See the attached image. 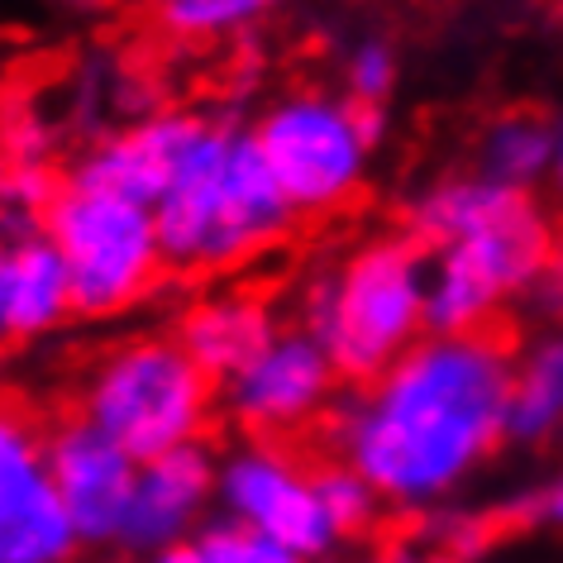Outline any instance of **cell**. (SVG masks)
Wrapping results in <instances>:
<instances>
[{
  "instance_id": "obj_1",
  "label": "cell",
  "mask_w": 563,
  "mask_h": 563,
  "mask_svg": "<svg viewBox=\"0 0 563 563\" xmlns=\"http://www.w3.org/2000/svg\"><path fill=\"white\" fill-rule=\"evenodd\" d=\"M516 358L497 330L426 334L330 420L344 463L387 506L449 497L506 440Z\"/></svg>"
},
{
  "instance_id": "obj_2",
  "label": "cell",
  "mask_w": 563,
  "mask_h": 563,
  "mask_svg": "<svg viewBox=\"0 0 563 563\" xmlns=\"http://www.w3.org/2000/svg\"><path fill=\"white\" fill-rule=\"evenodd\" d=\"M163 263L173 273H216L244 263L291 230L297 210L277 187L253 134L220 130L210 153L153 206Z\"/></svg>"
},
{
  "instance_id": "obj_3",
  "label": "cell",
  "mask_w": 563,
  "mask_h": 563,
  "mask_svg": "<svg viewBox=\"0 0 563 563\" xmlns=\"http://www.w3.org/2000/svg\"><path fill=\"white\" fill-rule=\"evenodd\" d=\"M426 297L430 263L416 239H377L306 291L301 330L330 349L340 377L373 383L430 334Z\"/></svg>"
},
{
  "instance_id": "obj_4",
  "label": "cell",
  "mask_w": 563,
  "mask_h": 563,
  "mask_svg": "<svg viewBox=\"0 0 563 563\" xmlns=\"http://www.w3.org/2000/svg\"><path fill=\"white\" fill-rule=\"evenodd\" d=\"M216 383L187 358L177 340H130L96 363L81 416L101 426L134 463L201 444Z\"/></svg>"
},
{
  "instance_id": "obj_5",
  "label": "cell",
  "mask_w": 563,
  "mask_h": 563,
  "mask_svg": "<svg viewBox=\"0 0 563 563\" xmlns=\"http://www.w3.org/2000/svg\"><path fill=\"white\" fill-rule=\"evenodd\" d=\"M44 234L63 253L77 316H115L163 273V239L148 206L67 181L44 210Z\"/></svg>"
},
{
  "instance_id": "obj_6",
  "label": "cell",
  "mask_w": 563,
  "mask_h": 563,
  "mask_svg": "<svg viewBox=\"0 0 563 563\" xmlns=\"http://www.w3.org/2000/svg\"><path fill=\"white\" fill-rule=\"evenodd\" d=\"M253 139L297 216H334L363 191L377 110L325 91H301L267 110Z\"/></svg>"
},
{
  "instance_id": "obj_7",
  "label": "cell",
  "mask_w": 563,
  "mask_h": 563,
  "mask_svg": "<svg viewBox=\"0 0 563 563\" xmlns=\"http://www.w3.org/2000/svg\"><path fill=\"white\" fill-rule=\"evenodd\" d=\"M554 253V230L544 210L520 201L501 220L454 239L430 263V297H426V325L430 334H477L492 330V316L511 297L530 291L540 267Z\"/></svg>"
},
{
  "instance_id": "obj_8",
  "label": "cell",
  "mask_w": 563,
  "mask_h": 563,
  "mask_svg": "<svg viewBox=\"0 0 563 563\" xmlns=\"http://www.w3.org/2000/svg\"><path fill=\"white\" fill-rule=\"evenodd\" d=\"M216 497L239 526L267 534L301 559H320L340 544L311 468H301L277 440H249L220 459Z\"/></svg>"
},
{
  "instance_id": "obj_9",
  "label": "cell",
  "mask_w": 563,
  "mask_h": 563,
  "mask_svg": "<svg viewBox=\"0 0 563 563\" xmlns=\"http://www.w3.org/2000/svg\"><path fill=\"white\" fill-rule=\"evenodd\" d=\"M334 383L340 368L311 330H277L273 344L224 383V411L249 440H282L330 411Z\"/></svg>"
},
{
  "instance_id": "obj_10",
  "label": "cell",
  "mask_w": 563,
  "mask_h": 563,
  "mask_svg": "<svg viewBox=\"0 0 563 563\" xmlns=\"http://www.w3.org/2000/svg\"><path fill=\"white\" fill-rule=\"evenodd\" d=\"M77 549L48 473V440L20 406L0 401V563H67Z\"/></svg>"
},
{
  "instance_id": "obj_11",
  "label": "cell",
  "mask_w": 563,
  "mask_h": 563,
  "mask_svg": "<svg viewBox=\"0 0 563 563\" xmlns=\"http://www.w3.org/2000/svg\"><path fill=\"white\" fill-rule=\"evenodd\" d=\"M220 139V124L201 115H148L144 124L115 134L77 163L73 181L91 191H110L139 206H158L177 177H187Z\"/></svg>"
},
{
  "instance_id": "obj_12",
  "label": "cell",
  "mask_w": 563,
  "mask_h": 563,
  "mask_svg": "<svg viewBox=\"0 0 563 563\" xmlns=\"http://www.w3.org/2000/svg\"><path fill=\"white\" fill-rule=\"evenodd\" d=\"M48 473L53 487L67 506L77 526L81 544H115L120 540V520L130 506L139 463L110 440L101 426H91L87 416H73L63 426H53L48 434Z\"/></svg>"
},
{
  "instance_id": "obj_13",
  "label": "cell",
  "mask_w": 563,
  "mask_h": 563,
  "mask_svg": "<svg viewBox=\"0 0 563 563\" xmlns=\"http://www.w3.org/2000/svg\"><path fill=\"white\" fill-rule=\"evenodd\" d=\"M216 473L220 463L210 459L206 444H181L173 454L139 463L115 544L134 554H158L167 544H181L216 497Z\"/></svg>"
},
{
  "instance_id": "obj_14",
  "label": "cell",
  "mask_w": 563,
  "mask_h": 563,
  "mask_svg": "<svg viewBox=\"0 0 563 563\" xmlns=\"http://www.w3.org/2000/svg\"><path fill=\"white\" fill-rule=\"evenodd\" d=\"M273 334H277V316L263 297H253V291H224V297L196 301L181 316L177 344L187 349V358L210 383L224 387L239 368H249L273 344Z\"/></svg>"
},
{
  "instance_id": "obj_15",
  "label": "cell",
  "mask_w": 563,
  "mask_h": 563,
  "mask_svg": "<svg viewBox=\"0 0 563 563\" xmlns=\"http://www.w3.org/2000/svg\"><path fill=\"white\" fill-rule=\"evenodd\" d=\"M73 311V282H67L63 253L48 234H20L5 253V330L15 340H38L63 325Z\"/></svg>"
},
{
  "instance_id": "obj_16",
  "label": "cell",
  "mask_w": 563,
  "mask_h": 563,
  "mask_svg": "<svg viewBox=\"0 0 563 563\" xmlns=\"http://www.w3.org/2000/svg\"><path fill=\"white\" fill-rule=\"evenodd\" d=\"M526 196L530 191L501 187V181H492V177H454V181H440V187L420 191L411 210H406V224H411L416 244L444 249V244H454V239L501 220L506 210H516Z\"/></svg>"
},
{
  "instance_id": "obj_17",
  "label": "cell",
  "mask_w": 563,
  "mask_h": 563,
  "mask_svg": "<svg viewBox=\"0 0 563 563\" xmlns=\"http://www.w3.org/2000/svg\"><path fill=\"white\" fill-rule=\"evenodd\" d=\"M563 430V330L549 334L516 363L511 411H506V440L544 444Z\"/></svg>"
},
{
  "instance_id": "obj_18",
  "label": "cell",
  "mask_w": 563,
  "mask_h": 563,
  "mask_svg": "<svg viewBox=\"0 0 563 563\" xmlns=\"http://www.w3.org/2000/svg\"><path fill=\"white\" fill-rule=\"evenodd\" d=\"M554 163V130L540 115H506L483 139V177L501 187L530 191V181L549 177Z\"/></svg>"
},
{
  "instance_id": "obj_19",
  "label": "cell",
  "mask_w": 563,
  "mask_h": 563,
  "mask_svg": "<svg viewBox=\"0 0 563 563\" xmlns=\"http://www.w3.org/2000/svg\"><path fill=\"white\" fill-rule=\"evenodd\" d=\"M273 5H282V0H167L158 20L181 44H210V38H224L263 20Z\"/></svg>"
},
{
  "instance_id": "obj_20",
  "label": "cell",
  "mask_w": 563,
  "mask_h": 563,
  "mask_svg": "<svg viewBox=\"0 0 563 563\" xmlns=\"http://www.w3.org/2000/svg\"><path fill=\"white\" fill-rule=\"evenodd\" d=\"M311 477H316V497L325 506V516H330V526L340 540L344 534L368 530L377 520V511H383V497H377L373 483L354 468V463H316Z\"/></svg>"
},
{
  "instance_id": "obj_21",
  "label": "cell",
  "mask_w": 563,
  "mask_h": 563,
  "mask_svg": "<svg viewBox=\"0 0 563 563\" xmlns=\"http://www.w3.org/2000/svg\"><path fill=\"white\" fill-rule=\"evenodd\" d=\"M201 549L210 563H306L301 554H291V549H282L277 540H267V534L239 526V520H220V526H210L201 534Z\"/></svg>"
},
{
  "instance_id": "obj_22",
  "label": "cell",
  "mask_w": 563,
  "mask_h": 563,
  "mask_svg": "<svg viewBox=\"0 0 563 563\" xmlns=\"http://www.w3.org/2000/svg\"><path fill=\"white\" fill-rule=\"evenodd\" d=\"M391 81H397V58H391V48H387V44H377V38H363V44L349 53V63H344L349 101L377 110V106L387 101Z\"/></svg>"
},
{
  "instance_id": "obj_23",
  "label": "cell",
  "mask_w": 563,
  "mask_h": 563,
  "mask_svg": "<svg viewBox=\"0 0 563 563\" xmlns=\"http://www.w3.org/2000/svg\"><path fill=\"white\" fill-rule=\"evenodd\" d=\"M526 297L534 301V311H544V316L563 320V249L549 253V263L540 267V277L530 282Z\"/></svg>"
},
{
  "instance_id": "obj_24",
  "label": "cell",
  "mask_w": 563,
  "mask_h": 563,
  "mask_svg": "<svg viewBox=\"0 0 563 563\" xmlns=\"http://www.w3.org/2000/svg\"><path fill=\"white\" fill-rule=\"evenodd\" d=\"M526 516L540 520V526H559L563 530V473L554 477V483H544L540 492H534L530 506H526Z\"/></svg>"
},
{
  "instance_id": "obj_25",
  "label": "cell",
  "mask_w": 563,
  "mask_h": 563,
  "mask_svg": "<svg viewBox=\"0 0 563 563\" xmlns=\"http://www.w3.org/2000/svg\"><path fill=\"white\" fill-rule=\"evenodd\" d=\"M148 563H210L201 540H181V544H167L158 554H148Z\"/></svg>"
},
{
  "instance_id": "obj_26",
  "label": "cell",
  "mask_w": 563,
  "mask_h": 563,
  "mask_svg": "<svg viewBox=\"0 0 563 563\" xmlns=\"http://www.w3.org/2000/svg\"><path fill=\"white\" fill-rule=\"evenodd\" d=\"M5 253H10V239L0 234V344H10V330H5Z\"/></svg>"
},
{
  "instance_id": "obj_27",
  "label": "cell",
  "mask_w": 563,
  "mask_h": 563,
  "mask_svg": "<svg viewBox=\"0 0 563 563\" xmlns=\"http://www.w3.org/2000/svg\"><path fill=\"white\" fill-rule=\"evenodd\" d=\"M549 181H554V191L563 201V130H554V163H549Z\"/></svg>"
},
{
  "instance_id": "obj_28",
  "label": "cell",
  "mask_w": 563,
  "mask_h": 563,
  "mask_svg": "<svg viewBox=\"0 0 563 563\" xmlns=\"http://www.w3.org/2000/svg\"><path fill=\"white\" fill-rule=\"evenodd\" d=\"M124 5H148V10H163L167 0H124Z\"/></svg>"
},
{
  "instance_id": "obj_29",
  "label": "cell",
  "mask_w": 563,
  "mask_h": 563,
  "mask_svg": "<svg viewBox=\"0 0 563 563\" xmlns=\"http://www.w3.org/2000/svg\"><path fill=\"white\" fill-rule=\"evenodd\" d=\"M554 5H559V10H563V0H554Z\"/></svg>"
}]
</instances>
